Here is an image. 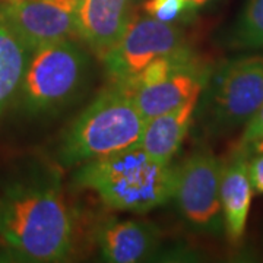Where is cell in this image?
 <instances>
[{"label":"cell","mask_w":263,"mask_h":263,"mask_svg":"<svg viewBox=\"0 0 263 263\" xmlns=\"http://www.w3.org/2000/svg\"><path fill=\"white\" fill-rule=\"evenodd\" d=\"M73 180L78 187L94 190L111 209L143 214L173 199L176 168L154 160L136 143L86 161Z\"/></svg>","instance_id":"obj_2"},{"label":"cell","mask_w":263,"mask_h":263,"mask_svg":"<svg viewBox=\"0 0 263 263\" xmlns=\"http://www.w3.org/2000/svg\"><path fill=\"white\" fill-rule=\"evenodd\" d=\"M263 138V103L262 105L257 108V111L250 117V120L246 123V129L241 141H240V146L237 151L245 152L254 141Z\"/></svg>","instance_id":"obj_17"},{"label":"cell","mask_w":263,"mask_h":263,"mask_svg":"<svg viewBox=\"0 0 263 263\" xmlns=\"http://www.w3.org/2000/svg\"><path fill=\"white\" fill-rule=\"evenodd\" d=\"M76 2L10 0L2 12L3 22L32 51L75 32Z\"/></svg>","instance_id":"obj_8"},{"label":"cell","mask_w":263,"mask_h":263,"mask_svg":"<svg viewBox=\"0 0 263 263\" xmlns=\"http://www.w3.org/2000/svg\"><path fill=\"white\" fill-rule=\"evenodd\" d=\"M209 2H212V0H184V3H186V8H187V10L199 9V8H202V6L208 5Z\"/></svg>","instance_id":"obj_19"},{"label":"cell","mask_w":263,"mask_h":263,"mask_svg":"<svg viewBox=\"0 0 263 263\" xmlns=\"http://www.w3.org/2000/svg\"><path fill=\"white\" fill-rule=\"evenodd\" d=\"M200 97H193L168 113L146 120L138 145L154 160L170 164L187 135Z\"/></svg>","instance_id":"obj_13"},{"label":"cell","mask_w":263,"mask_h":263,"mask_svg":"<svg viewBox=\"0 0 263 263\" xmlns=\"http://www.w3.org/2000/svg\"><path fill=\"white\" fill-rule=\"evenodd\" d=\"M31 53L27 44L0 21V113L18 94Z\"/></svg>","instance_id":"obj_14"},{"label":"cell","mask_w":263,"mask_h":263,"mask_svg":"<svg viewBox=\"0 0 263 263\" xmlns=\"http://www.w3.org/2000/svg\"><path fill=\"white\" fill-rule=\"evenodd\" d=\"M252 152H263V138L260 139H257V141H254L247 149L245 151L246 155H249V154H252Z\"/></svg>","instance_id":"obj_20"},{"label":"cell","mask_w":263,"mask_h":263,"mask_svg":"<svg viewBox=\"0 0 263 263\" xmlns=\"http://www.w3.org/2000/svg\"><path fill=\"white\" fill-rule=\"evenodd\" d=\"M222 165L212 152L199 151L176 168L173 199L184 221L200 233L219 234L224 230L219 196Z\"/></svg>","instance_id":"obj_6"},{"label":"cell","mask_w":263,"mask_h":263,"mask_svg":"<svg viewBox=\"0 0 263 263\" xmlns=\"http://www.w3.org/2000/svg\"><path fill=\"white\" fill-rule=\"evenodd\" d=\"M88 57L70 40H59L32 50L19 86V103L25 111H54L73 98L84 84Z\"/></svg>","instance_id":"obj_4"},{"label":"cell","mask_w":263,"mask_h":263,"mask_svg":"<svg viewBox=\"0 0 263 263\" xmlns=\"http://www.w3.org/2000/svg\"><path fill=\"white\" fill-rule=\"evenodd\" d=\"M237 48L263 47V0H249L231 34Z\"/></svg>","instance_id":"obj_15"},{"label":"cell","mask_w":263,"mask_h":263,"mask_svg":"<svg viewBox=\"0 0 263 263\" xmlns=\"http://www.w3.org/2000/svg\"><path fill=\"white\" fill-rule=\"evenodd\" d=\"M97 243L107 262H141L157 249L158 230L145 221L114 219L100 227Z\"/></svg>","instance_id":"obj_11"},{"label":"cell","mask_w":263,"mask_h":263,"mask_svg":"<svg viewBox=\"0 0 263 263\" xmlns=\"http://www.w3.org/2000/svg\"><path fill=\"white\" fill-rule=\"evenodd\" d=\"M127 0H78L75 32L103 59L129 24Z\"/></svg>","instance_id":"obj_9"},{"label":"cell","mask_w":263,"mask_h":263,"mask_svg":"<svg viewBox=\"0 0 263 263\" xmlns=\"http://www.w3.org/2000/svg\"><path fill=\"white\" fill-rule=\"evenodd\" d=\"M219 196L227 238L231 245H238L245 237L253 197L245 152L235 151L233 158L222 165Z\"/></svg>","instance_id":"obj_12"},{"label":"cell","mask_w":263,"mask_h":263,"mask_svg":"<svg viewBox=\"0 0 263 263\" xmlns=\"http://www.w3.org/2000/svg\"><path fill=\"white\" fill-rule=\"evenodd\" d=\"M72 216L57 174L29 171L0 196V238L16 260L59 262L72 249Z\"/></svg>","instance_id":"obj_1"},{"label":"cell","mask_w":263,"mask_h":263,"mask_svg":"<svg viewBox=\"0 0 263 263\" xmlns=\"http://www.w3.org/2000/svg\"><path fill=\"white\" fill-rule=\"evenodd\" d=\"M247 171L253 192L263 195V152H254L247 160Z\"/></svg>","instance_id":"obj_18"},{"label":"cell","mask_w":263,"mask_h":263,"mask_svg":"<svg viewBox=\"0 0 263 263\" xmlns=\"http://www.w3.org/2000/svg\"><path fill=\"white\" fill-rule=\"evenodd\" d=\"M186 48L177 27L152 16L129 19L120 40L103 57L107 73L114 84L139 73L158 57Z\"/></svg>","instance_id":"obj_7"},{"label":"cell","mask_w":263,"mask_h":263,"mask_svg":"<svg viewBox=\"0 0 263 263\" xmlns=\"http://www.w3.org/2000/svg\"><path fill=\"white\" fill-rule=\"evenodd\" d=\"M145 123L132 95L113 84L66 132L59 148L60 164L72 167L130 148L141 139Z\"/></svg>","instance_id":"obj_3"},{"label":"cell","mask_w":263,"mask_h":263,"mask_svg":"<svg viewBox=\"0 0 263 263\" xmlns=\"http://www.w3.org/2000/svg\"><path fill=\"white\" fill-rule=\"evenodd\" d=\"M199 117L203 129L221 135L250 120L263 103V56L228 62L208 79Z\"/></svg>","instance_id":"obj_5"},{"label":"cell","mask_w":263,"mask_h":263,"mask_svg":"<svg viewBox=\"0 0 263 263\" xmlns=\"http://www.w3.org/2000/svg\"><path fill=\"white\" fill-rule=\"evenodd\" d=\"M208 82V72L196 62L176 70L158 84L135 91L132 98L145 120L168 113L193 97H200Z\"/></svg>","instance_id":"obj_10"},{"label":"cell","mask_w":263,"mask_h":263,"mask_svg":"<svg viewBox=\"0 0 263 263\" xmlns=\"http://www.w3.org/2000/svg\"><path fill=\"white\" fill-rule=\"evenodd\" d=\"M143 9L152 18L171 24L181 16V13L186 12L187 8L184 0H146Z\"/></svg>","instance_id":"obj_16"}]
</instances>
